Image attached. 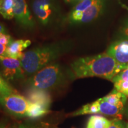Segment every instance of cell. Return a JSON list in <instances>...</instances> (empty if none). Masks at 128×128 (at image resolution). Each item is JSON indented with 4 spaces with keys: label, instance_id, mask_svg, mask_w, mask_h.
Masks as SVG:
<instances>
[{
    "label": "cell",
    "instance_id": "obj_4",
    "mask_svg": "<svg viewBox=\"0 0 128 128\" xmlns=\"http://www.w3.org/2000/svg\"><path fill=\"white\" fill-rule=\"evenodd\" d=\"M102 7L101 0H82L72 10L69 18L74 23H89L98 17Z\"/></svg>",
    "mask_w": 128,
    "mask_h": 128
},
{
    "label": "cell",
    "instance_id": "obj_16",
    "mask_svg": "<svg viewBox=\"0 0 128 128\" xmlns=\"http://www.w3.org/2000/svg\"><path fill=\"white\" fill-rule=\"evenodd\" d=\"M111 124L104 117L100 115H92L89 118L87 124V128H108Z\"/></svg>",
    "mask_w": 128,
    "mask_h": 128
},
{
    "label": "cell",
    "instance_id": "obj_3",
    "mask_svg": "<svg viewBox=\"0 0 128 128\" xmlns=\"http://www.w3.org/2000/svg\"><path fill=\"white\" fill-rule=\"evenodd\" d=\"M66 44H54L33 48L24 52L20 59L26 76H32L67 52Z\"/></svg>",
    "mask_w": 128,
    "mask_h": 128
},
{
    "label": "cell",
    "instance_id": "obj_28",
    "mask_svg": "<svg viewBox=\"0 0 128 128\" xmlns=\"http://www.w3.org/2000/svg\"><path fill=\"white\" fill-rule=\"evenodd\" d=\"M126 128H128V124H126Z\"/></svg>",
    "mask_w": 128,
    "mask_h": 128
},
{
    "label": "cell",
    "instance_id": "obj_21",
    "mask_svg": "<svg viewBox=\"0 0 128 128\" xmlns=\"http://www.w3.org/2000/svg\"><path fill=\"white\" fill-rule=\"evenodd\" d=\"M108 128H126V126L119 120L114 119L111 120V124Z\"/></svg>",
    "mask_w": 128,
    "mask_h": 128
},
{
    "label": "cell",
    "instance_id": "obj_26",
    "mask_svg": "<svg viewBox=\"0 0 128 128\" xmlns=\"http://www.w3.org/2000/svg\"><path fill=\"white\" fill-rule=\"evenodd\" d=\"M68 2H80L82 0H65Z\"/></svg>",
    "mask_w": 128,
    "mask_h": 128
},
{
    "label": "cell",
    "instance_id": "obj_15",
    "mask_svg": "<svg viewBox=\"0 0 128 128\" xmlns=\"http://www.w3.org/2000/svg\"><path fill=\"white\" fill-rule=\"evenodd\" d=\"M0 14L8 20L15 18L14 0H0Z\"/></svg>",
    "mask_w": 128,
    "mask_h": 128
},
{
    "label": "cell",
    "instance_id": "obj_24",
    "mask_svg": "<svg viewBox=\"0 0 128 128\" xmlns=\"http://www.w3.org/2000/svg\"><path fill=\"white\" fill-rule=\"evenodd\" d=\"M7 126V124L6 121H0V128H6Z\"/></svg>",
    "mask_w": 128,
    "mask_h": 128
},
{
    "label": "cell",
    "instance_id": "obj_8",
    "mask_svg": "<svg viewBox=\"0 0 128 128\" xmlns=\"http://www.w3.org/2000/svg\"><path fill=\"white\" fill-rule=\"evenodd\" d=\"M15 18L23 26L32 28L34 24V20L30 14L25 0H14Z\"/></svg>",
    "mask_w": 128,
    "mask_h": 128
},
{
    "label": "cell",
    "instance_id": "obj_13",
    "mask_svg": "<svg viewBox=\"0 0 128 128\" xmlns=\"http://www.w3.org/2000/svg\"><path fill=\"white\" fill-rule=\"evenodd\" d=\"M112 81L117 91L128 97V64Z\"/></svg>",
    "mask_w": 128,
    "mask_h": 128
},
{
    "label": "cell",
    "instance_id": "obj_6",
    "mask_svg": "<svg viewBox=\"0 0 128 128\" xmlns=\"http://www.w3.org/2000/svg\"><path fill=\"white\" fill-rule=\"evenodd\" d=\"M2 76L8 81L23 79L26 76L19 59L0 56Z\"/></svg>",
    "mask_w": 128,
    "mask_h": 128
},
{
    "label": "cell",
    "instance_id": "obj_12",
    "mask_svg": "<svg viewBox=\"0 0 128 128\" xmlns=\"http://www.w3.org/2000/svg\"><path fill=\"white\" fill-rule=\"evenodd\" d=\"M98 108V114L108 115L110 116H118L120 114L124 108L112 104L103 98L96 101Z\"/></svg>",
    "mask_w": 128,
    "mask_h": 128
},
{
    "label": "cell",
    "instance_id": "obj_9",
    "mask_svg": "<svg viewBox=\"0 0 128 128\" xmlns=\"http://www.w3.org/2000/svg\"><path fill=\"white\" fill-rule=\"evenodd\" d=\"M106 52L119 63L128 64V39L113 43Z\"/></svg>",
    "mask_w": 128,
    "mask_h": 128
},
{
    "label": "cell",
    "instance_id": "obj_27",
    "mask_svg": "<svg viewBox=\"0 0 128 128\" xmlns=\"http://www.w3.org/2000/svg\"><path fill=\"white\" fill-rule=\"evenodd\" d=\"M6 128H16L15 126L10 125V126H7V127Z\"/></svg>",
    "mask_w": 128,
    "mask_h": 128
},
{
    "label": "cell",
    "instance_id": "obj_7",
    "mask_svg": "<svg viewBox=\"0 0 128 128\" xmlns=\"http://www.w3.org/2000/svg\"><path fill=\"white\" fill-rule=\"evenodd\" d=\"M32 10L40 22L47 24L54 15L55 9L51 0H34Z\"/></svg>",
    "mask_w": 128,
    "mask_h": 128
},
{
    "label": "cell",
    "instance_id": "obj_23",
    "mask_svg": "<svg viewBox=\"0 0 128 128\" xmlns=\"http://www.w3.org/2000/svg\"><path fill=\"white\" fill-rule=\"evenodd\" d=\"M6 46L0 43V56H6Z\"/></svg>",
    "mask_w": 128,
    "mask_h": 128
},
{
    "label": "cell",
    "instance_id": "obj_19",
    "mask_svg": "<svg viewBox=\"0 0 128 128\" xmlns=\"http://www.w3.org/2000/svg\"><path fill=\"white\" fill-rule=\"evenodd\" d=\"M49 124L44 122H26L22 123L18 126V128H49Z\"/></svg>",
    "mask_w": 128,
    "mask_h": 128
},
{
    "label": "cell",
    "instance_id": "obj_1",
    "mask_svg": "<svg viewBox=\"0 0 128 128\" xmlns=\"http://www.w3.org/2000/svg\"><path fill=\"white\" fill-rule=\"evenodd\" d=\"M128 64L119 63L107 52L81 58L71 64L74 80L87 77H100L112 81Z\"/></svg>",
    "mask_w": 128,
    "mask_h": 128
},
{
    "label": "cell",
    "instance_id": "obj_11",
    "mask_svg": "<svg viewBox=\"0 0 128 128\" xmlns=\"http://www.w3.org/2000/svg\"><path fill=\"white\" fill-rule=\"evenodd\" d=\"M27 98L32 103L39 104L48 108H50L51 97L48 92L30 88L27 92Z\"/></svg>",
    "mask_w": 128,
    "mask_h": 128
},
{
    "label": "cell",
    "instance_id": "obj_5",
    "mask_svg": "<svg viewBox=\"0 0 128 128\" xmlns=\"http://www.w3.org/2000/svg\"><path fill=\"white\" fill-rule=\"evenodd\" d=\"M32 102L23 96L12 94L8 96H0V104L10 114L16 117H27Z\"/></svg>",
    "mask_w": 128,
    "mask_h": 128
},
{
    "label": "cell",
    "instance_id": "obj_17",
    "mask_svg": "<svg viewBox=\"0 0 128 128\" xmlns=\"http://www.w3.org/2000/svg\"><path fill=\"white\" fill-rule=\"evenodd\" d=\"M49 112V108H46L39 104L32 102L27 117L31 119H38L48 114Z\"/></svg>",
    "mask_w": 128,
    "mask_h": 128
},
{
    "label": "cell",
    "instance_id": "obj_14",
    "mask_svg": "<svg viewBox=\"0 0 128 128\" xmlns=\"http://www.w3.org/2000/svg\"><path fill=\"white\" fill-rule=\"evenodd\" d=\"M103 98L112 104L124 108L127 97L114 88Z\"/></svg>",
    "mask_w": 128,
    "mask_h": 128
},
{
    "label": "cell",
    "instance_id": "obj_20",
    "mask_svg": "<svg viewBox=\"0 0 128 128\" xmlns=\"http://www.w3.org/2000/svg\"><path fill=\"white\" fill-rule=\"evenodd\" d=\"M12 40V38L10 35L5 34L4 33H0V43L1 44L7 46Z\"/></svg>",
    "mask_w": 128,
    "mask_h": 128
},
{
    "label": "cell",
    "instance_id": "obj_25",
    "mask_svg": "<svg viewBox=\"0 0 128 128\" xmlns=\"http://www.w3.org/2000/svg\"><path fill=\"white\" fill-rule=\"evenodd\" d=\"M5 31H6V30H5L4 26H3L2 24H1L0 23V33H4Z\"/></svg>",
    "mask_w": 128,
    "mask_h": 128
},
{
    "label": "cell",
    "instance_id": "obj_10",
    "mask_svg": "<svg viewBox=\"0 0 128 128\" xmlns=\"http://www.w3.org/2000/svg\"><path fill=\"white\" fill-rule=\"evenodd\" d=\"M31 44L29 40H12L6 46V56L20 60L23 56V51Z\"/></svg>",
    "mask_w": 128,
    "mask_h": 128
},
{
    "label": "cell",
    "instance_id": "obj_2",
    "mask_svg": "<svg viewBox=\"0 0 128 128\" xmlns=\"http://www.w3.org/2000/svg\"><path fill=\"white\" fill-rule=\"evenodd\" d=\"M72 80L70 69L66 71L60 64L52 63L31 76L26 80V86L29 89L49 92L65 87Z\"/></svg>",
    "mask_w": 128,
    "mask_h": 128
},
{
    "label": "cell",
    "instance_id": "obj_22",
    "mask_svg": "<svg viewBox=\"0 0 128 128\" xmlns=\"http://www.w3.org/2000/svg\"><path fill=\"white\" fill-rule=\"evenodd\" d=\"M122 33L124 35L126 38H128V20L126 23H124L122 28Z\"/></svg>",
    "mask_w": 128,
    "mask_h": 128
},
{
    "label": "cell",
    "instance_id": "obj_18",
    "mask_svg": "<svg viewBox=\"0 0 128 128\" xmlns=\"http://www.w3.org/2000/svg\"><path fill=\"white\" fill-rule=\"evenodd\" d=\"M14 89L8 83V81L0 74V96H8L14 94Z\"/></svg>",
    "mask_w": 128,
    "mask_h": 128
}]
</instances>
